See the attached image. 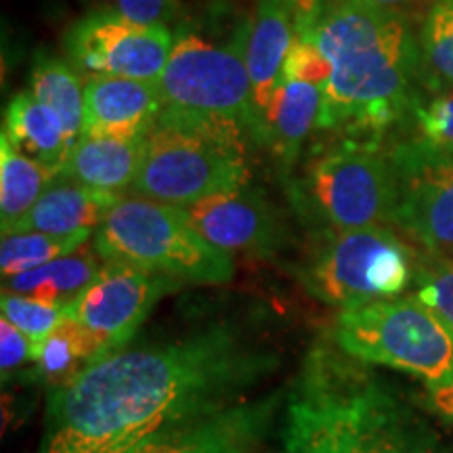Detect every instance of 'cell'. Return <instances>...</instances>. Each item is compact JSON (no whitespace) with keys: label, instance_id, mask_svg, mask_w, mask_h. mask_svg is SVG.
I'll use <instances>...</instances> for the list:
<instances>
[{"label":"cell","instance_id":"obj_1","mask_svg":"<svg viewBox=\"0 0 453 453\" xmlns=\"http://www.w3.org/2000/svg\"><path fill=\"white\" fill-rule=\"evenodd\" d=\"M277 355L240 327L118 349L50 393L41 453H128L164 430L246 399Z\"/></svg>","mask_w":453,"mask_h":453},{"label":"cell","instance_id":"obj_2","mask_svg":"<svg viewBox=\"0 0 453 453\" xmlns=\"http://www.w3.org/2000/svg\"><path fill=\"white\" fill-rule=\"evenodd\" d=\"M281 453H445L434 430L365 361L319 340L286 401Z\"/></svg>","mask_w":453,"mask_h":453},{"label":"cell","instance_id":"obj_3","mask_svg":"<svg viewBox=\"0 0 453 453\" xmlns=\"http://www.w3.org/2000/svg\"><path fill=\"white\" fill-rule=\"evenodd\" d=\"M330 61L317 128L380 133L403 113L418 53L403 17L357 0L298 13Z\"/></svg>","mask_w":453,"mask_h":453},{"label":"cell","instance_id":"obj_4","mask_svg":"<svg viewBox=\"0 0 453 453\" xmlns=\"http://www.w3.org/2000/svg\"><path fill=\"white\" fill-rule=\"evenodd\" d=\"M250 26L252 17H248L225 44L194 32H180L174 38L157 82L164 101L157 124L197 130L246 147V134H257L248 72Z\"/></svg>","mask_w":453,"mask_h":453},{"label":"cell","instance_id":"obj_5","mask_svg":"<svg viewBox=\"0 0 453 453\" xmlns=\"http://www.w3.org/2000/svg\"><path fill=\"white\" fill-rule=\"evenodd\" d=\"M105 263H122L174 281L226 283L234 258L208 243L183 208L150 197L120 196L95 231Z\"/></svg>","mask_w":453,"mask_h":453},{"label":"cell","instance_id":"obj_6","mask_svg":"<svg viewBox=\"0 0 453 453\" xmlns=\"http://www.w3.org/2000/svg\"><path fill=\"white\" fill-rule=\"evenodd\" d=\"M330 338L355 359L411 373L430 390L453 382V327L416 296L342 309Z\"/></svg>","mask_w":453,"mask_h":453},{"label":"cell","instance_id":"obj_7","mask_svg":"<svg viewBox=\"0 0 453 453\" xmlns=\"http://www.w3.org/2000/svg\"><path fill=\"white\" fill-rule=\"evenodd\" d=\"M413 277V252L384 225L324 231L300 269L304 290L340 309L396 298Z\"/></svg>","mask_w":453,"mask_h":453},{"label":"cell","instance_id":"obj_8","mask_svg":"<svg viewBox=\"0 0 453 453\" xmlns=\"http://www.w3.org/2000/svg\"><path fill=\"white\" fill-rule=\"evenodd\" d=\"M294 200L326 231L393 225L395 179L388 154L344 141L313 157L294 185Z\"/></svg>","mask_w":453,"mask_h":453},{"label":"cell","instance_id":"obj_9","mask_svg":"<svg viewBox=\"0 0 453 453\" xmlns=\"http://www.w3.org/2000/svg\"><path fill=\"white\" fill-rule=\"evenodd\" d=\"M248 179L246 147L197 130L156 124L143 141V156L130 194L183 208L248 185Z\"/></svg>","mask_w":453,"mask_h":453},{"label":"cell","instance_id":"obj_10","mask_svg":"<svg viewBox=\"0 0 453 453\" xmlns=\"http://www.w3.org/2000/svg\"><path fill=\"white\" fill-rule=\"evenodd\" d=\"M395 179L393 225L434 257L453 258V154L428 139L388 154Z\"/></svg>","mask_w":453,"mask_h":453},{"label":"cell","instance_id":"obj_11","mask_svg":"<svg viewBox=\"0 0 453 453\" xmlns=\"http://www.w3.org/2000/svg\"><path fill=\"white\" fill-rule=\"evenodd\" d=\"M168 26H141L116 11H95L70 27L65 50L84 76L160 82L173 53Z\"/></svg>","mask_w":453,"mask_h":453},{"label":"cell","instance_id":"obj_12","mask_svg":"<svg viewBox=\"0 0 453 453\" xmlns=\"http://www.w3.org/2000/svg\"><path fill=\"white\" fill-rule=\"evenodd\" d=\"M179 281L122 263H105L70 315L99 342L101 353L124 349L150 311ZM101 355V357H104Z\"/></svg>","mask_w":453,"mask_h":453},{"label":"cell","instance_id":"obj_13","mask_svg":"<svg viewBox=\"0 0 453 453\" xmlns=\"http://www.w3.org/2000/svg\"><path fill=\"white\" fill-rule=\"evenodd\" d=\"M281 395L240 399L164 430L128 453H254L269 434Z\"/></svg>","mask_w":453,"mask_h":453},{"label":"cell","instance_id":"obj_14","mask_svg":"<svg viewBox=\"0 0 453 453\" xmlns=\"http://www.w3.org/2000/svg\"><path fill=\"white\" fill-rule=\"evenodd\" d=\"M183 212L203 240L226 254H263L280 242L275 211L263 194L248 185L203 197L183 206Z\"/></svg>","mask_w":453,"mask_h":453},{"label":"cell","instance_id":"obj_15","mask_svg":"<svg viewBox=\"0 0 453 453\" xmlns=\"http://www.w3.org/2000/svg\"><path fill=\"white\" fill-rule=\"evenodd\" d=\"M164 110L157 82L93 76L84 82V127L81 137L143 139Z\"/></svg>","mask_w":453,"mask_h":453},{"label":"cell","instance_id":"obj_16","mask_svg":"<svg viewBox=\"0 0 453 453\" xmlns=\"http://www.w3.org/2000/svg\"><path fill=\"white\" fill-rule=\"evenodd\" d=\"M298 0H257L248 41V72L252 82V105L257 137H263L265 120L280 84L283 61L298 32Z\"/></svg>","mask_w":453,"mask_h":453},{"label":"cell","instance_id":"obj_17","mask_svg":"<svg viewBox=\"0 0 453 453\" xmlns=\"http://www.w3.org/2000/svg\"><path fill=\"white\" fill-rule=\"evenodd\" d=\"M118 197L120 196L90 189L57 174L32 211L7 234L13 231H38L49 235H76L87 231L93 234Z\"/></svg>","mask_w":453,"mask_h":453},{"label":"cell","instance_id":"obj_18","mask_svg":"<svg viewBox=\"0 0 453 453\" xmlns=\"http://www.w3.org/2000/svg\"><path fill=\"white\" fill-rule=\"evenodd\" d=\"M143 139L81 137L67 156L59 177L72 179L90 189L127 196L137 179Z\"/></svg>","mask_w":453,"mask_h":453},{"label":"cell","instance_id":"obj_19","mask_svg":"<svg viewBox=\"0 0 453 453\" xmlns=\"http://www.w3.org/2000/svg\"><path fill=\"white\" fill-rule=\"evenodd\" d=\"M3 134L21 154L32 157L53 174L64 170L72 143L61 118L32 90L17 93L4 110Z\"/></svg>","mask_w":453,"mask_h":453},{"label":"cell","instance_id":"obj_20","mask_svg":"<svg viewBox=\"0 0 453 453\" xmlns=\"http://www.w3.org/2000/svg\"><path fill=\"white\" fill-rule=\"evenodd\" d=\"M104 265L105 260L101 258L97 248L84 243L76 252L57 258L53 263L26 271V273L4 277L3 292L21 294V296L72 311L90 281L104 269Z\"/></svg>","mask_w":453,"mask_h":453},{"label":"cell","instance_id":"obj_21","mask_svg":"<svg viewBox=\"0 0 453 453\" xmlns=\"http://www.w3.org/2000/svg\"><path fill=\"white\" fill-rule=\"evenodd\" d=\"M321 99L324 87L280 78L260 141H265L283 162H292L304 139L317 127Z\"/></svg>","mask_w":453,"mask_h":453},{"label":"cell","instance_id":"obj_22","mask_svg":"<svg viewBox=\"0 0 453 453\" xmlns=\"http://www.w3.org/2000/svg\"><path fill=\"white\" fill-rule=\"evenodd\" d=\"M101 347L81 321L67 315L53 332L36 347V372L41 380L53 390L70 384L82 370L101 357Z\"/></svg>","mask_w":453,"mask_h":453},{"label":"cell","instance_id":"obj_23","mask_svg":"<svg viewBox=\"0 0 453 453\" xmlns=\"http://www.w3.org/2000/svg\"><path fill=\"white\" fill-rule=\"evenodd\" d=\"M57 174L21 154L0 134V225L3 234L13 229L42 196Z\"/></svg>","mask_w":453,"mask_h":453},{"label":"cell","instance_id":"obj_24","mask_svg":"<svg viewBox=\"0 0 453 453\" xmlns=\"http://www.w3.org/2000/svg\"><path fill=\"white\" fill-rule=\"evenodd\" d=\"M30 90L61 118L73 150L84 127V84L81 73L57 57L38 55L30 73Z\"/></svg>","mask_w":453,"mask_h":453},{"label":"cell","instance_id":"obj_25","mask_svg":"<svg viewBox=\"0 0 453 453\" xmlns=\"http://www.w3.org/2000/svg\"><path fill=\"white\" fill-rule=\"evenodd\" d=\"M93 234H76V235H49L38 234V231H13V234H3L0 242V271L4 277H13L26 271L38 269L42 265L53 263V260L67 257L76 252L84 243H88Z\"/></svg>","mask_w":453,"mask_h":453},{"label":"cell","instance_id":"obj_26","mask_svg":"<svg viewBox=\"0 0 453 453\" xmlns=\"http://www.w3.org/2000/svg\"><path fill=\"white\" fill-rule=\"evenodd\" d=\"M420 61L434 82L453 88V0L428 11L420 34Z\"/></svg>","mask_w":453,"mask_h":453},{"label":"cell","instance_id":"obj_27","mask_svg":"<svg viewBox=\"0 0 453 453\" xmlns=\"http://www.w3.org/2000/svg\"><path fill=\"white\" fill-rule=\"evenodd\" d=\"M0 309H3V317L9 319L17 330H21L27 338L34 342V350L50 332L55 330L59 321H64L70 311L55 307V304H47L42 300L21 296V294L3 292L0 298Z\"/></svg>","mask_w":453,"mask_h":453},{"label":"cell","instance_id":"obj_28","mask_svg":"<svg viewBox=\"0 0 453 453\" xmlns=\"http://www.w3.org/2000/svg\"><path fill=\"white\" fill-rule=\"evenodd\" d=\"M416 283L413 296L453 327V258L426 254L418 263Z\"/></svg>","mask_w":453,"mask_h":453},{"label":"cell","instance_id":"obj_29","mask_svg":"<svg viewBox=\"0 0 453 453\" xmlns=\"http://www.w3.org/2000/svg\"><path fill=\"white\" fill-rule=\"evenodd\" d=\"M330 61L326 59L321 49L317 47L313 36L309 32L298 30L296 41H294L290 53H288L286 61H283V81H298L317 84V87H326V82L330 81Z\"/></svg>","mask_w":453,"mask_h":453},{"label":"cell","instance_id":"obj_30","mask_svg":"<svg viewBox=\"0 0 453 453\" xmlns=\"http://www.w3.org/2000/svg\"><path fill=\"white\" fill-rule=\"evenodd\" d=\"M416 113L424 139L453 154V88L418 107Z\"/></svg>","mask_w":453,"mask_h":453},{"label":"cell","instance_id":"obj_31","mask_svg":"<svg viewBox=\"0 0 453 453\" xmlns=\"http://www.w3.org/2000/svg\"><path fill=\"white\" fill-rule=\"evenodd\" d=\"M32 361H36L34 342L3 317V321H0V370H3V382L11 380L15 373H19Z\"/></svg>","mask_w":453,"mask_h":453},{"label":"cell","instance_id":"obj_32","mask_svg":"<svg viewBox=\"0 0 453 453\" xmlns=\"http://www.w3.org/2000/svg\"><path fill=\"white\" fill-rule=\"evenodd\" d=\"M113 11L141 26H166L174 15V0H116Z\"/></svg>","mask_w":453,"mask_h":453},{"label":"cell","instance_id":"obj_33","mask_svg":"<svg viewBox=\"0 0 453 453\" xmlns=\"http://www.w3.org/2000/svg\"><path fill=\"white\" fill-rule=\"evenodd\" d=\"M430 407L443 416L445 420L453 422V382L447 387L430 390Z\"/></svg>","mask_w":453,"mask_h":453},{"label":"cell","instance_id":"obj_34","mask_svg":"<svg viewBox=\"0 0 453 453\" xmlns=\"http://www.w3.org/2000/svg\"><path fill=\"white\" fill-rule=\"evenodd\" d=\"M357 3L372 4V7H378V9H390V11H395L396 7H401V4L410 3V0H357Z\"/></svg>","mask_w":453,"mask_h":453},{"label":"cell","instance_id":"obj_35","mask_svg":"<svg viewBox=\"0 0 453 453\" xmlns=\"http://www.w3.org/2000/svg\"><path fill=\"white\" fill-rule=\"evenodd\" d=\"M434 3H439V0H434Z\"/></svg>","mask_w":453,"mask_h":453}]
</instances>
